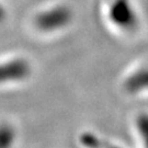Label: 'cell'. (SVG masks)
I'll return each mask as SVG.
<instances>
[{"label": "cell", "instance_id": "5", "mask_svg": "<svg viewBox=\"0 0 148 148\" xmlns=\"http://www.w3.org/2000/svg\"><path fill=\"white\" fill-rule=\"evenodd\" d=\"M16 140V132L13 127L2 123L0 124V148H11Z\"/></svg>", "mask_w": 148, "mask_h": 148}, {"label": "cell", "instance_id": "6", "mask_svg": "<svg viewBox=\"0 0 148 148\" xmlns=\"http://www.w3.org/2000/svg\"><path fill=\"white\" fill-rule=\"evenodd\" d=\"M137 128L142 136L145 148H148V114H142L138 117Z\"/></svg>", "mask_w": 148, "mask_h": 148}, {"label": "cell", "instance_id": "1", "mask_svg": "<svg viewBox=\"0 0 148 148\" xmlns=\"http://www.w3.org/2000/svg\"><path fill=\"white\" fill-rule=\"evenodd\" d=\"M71 19V12L66 7H56L45 11L36 18V24L41 30L53 31L65 27Z\"/></svg>", "mask_w": 148, "mask_h": 148}, {"label": "cell", "instance_id": "8", "mask_svg": "<svg viewBox=\"0 0 148 148\" xmlns=\"http://www.w3.org/2000/svg\"><path fill=\"white\" fill-rule=\"evenodd\" d=\"M113 148H116V147H113Z\"/></svg>", "mask_w": 148, "mask_h": 148}, {"label": "cell", "instance_id": "4", "mask_svg": "<svg viewBox=\"0 0 148 148\" xmlns=\"http://www.w3.org/2000/svg\"><path fill=\"white\" fill-rule=\"evenodd\" d=\"M126 87L131 91L148 89V69L137 71L128 79Z\"/></svg>", "mask_w": 148, "mask_h": 148}, {"label": "cell", "instance_id": "7", "mask_svg": "<svg viewBox=\"0 0 148 148\" xmlns=\"http://www.w3.org/2000/svg\"><path fill=\"white\" fill-rule=\"evenodd\" d=\"M3 18H5V10H3L2 7L0 5V22L3 20Z\"/></svg>", "mask_w": 148, "mask_h": 148}, {"label": "cell", "instance_id": "2", "mask_svg": "<svg viewBox=\"0 0 148 148\" xmlns=\"http://www.w3.org/2000/svg\"><path fill=\"white\" fill-rule=\"evenodd\" d=\"M30 71L31 68L29 63L21 58L0 64V84L25 79Z\"/></svg>", "mask_w": 148, "mask_h": 148}, {"label": "cell", "instance_id": "3", "mask_svg": "<svg viewBox=\"0 0 148 148\" xmlns=\"http://www.w3.org/2000/svg\"><path fill=\"white\" fill-rule=\"evenodd\" d=\"M110 16L115 24L124 29H131L136 23V16L128 0H115L111 5Z\"/></svg>", "mask_w": 148, "mask_h": 148}]
</instances>
